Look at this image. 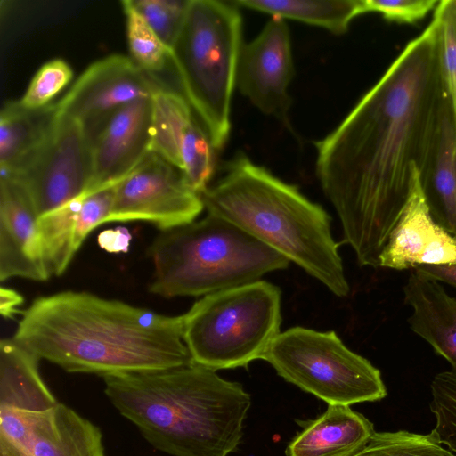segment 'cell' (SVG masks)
Returning a JSON list of instances; mask_svg holds the SVG:
<instances>
[{
	"label": "cell",
	"mask_w": 456,
	"mask_h": 456,
	"mask_svg": "<svg viewBox=\"0 0 456 456\" xmlns=\"http://www.w3.org/2000/svg\"><path fill=\"white\" fill-rule=\"evenodd\" d=\"M444 95L432 18L338 126L315 142L318 179L339 217L343 242L362 266L379 267Z\"/></svg>",
	"instance_id": "obj_1"
},
{
	"label": "cell",
	"mask_w": 456,
	"mask_h": 456,
	"mask_svg": "<svg viewBox=\"0 0 456 456\" xmlns=\"http://www.w3.org/2000/svg\"><path fill=\"white\" fill-rule=\"evenodd\" d=\"M12 338L65 371L102 378L193 362L183 338V315L84 291L37 297L22 313Z\"/></svg>",
	"instance_id": "obj_2"
},
{
	"label": "cell",
	"mask_w": 456,
	"mask_h": 456,
	"mask_svg": "<svg viewBox=\"0 0 456 456\" xmlns=\"http://www.w3.org/2000/svg\"><path fill=\"white\" fill-rule=\"evenodd\" d=\"M104 393L154 448L172 456H227L242 437L250 395L194 362L103 378Z\"/></svg>",
	"instance_id": "obj_3"
},
{
	"label": "cell",
	"mask_w": 456,
	"mask_h": 456,
	"mask_svg": "<svg viewBox=\"0 0 456 456\" xmlns=\"http://www.w3.org/2000/svg\"><path fill=\"white\" fill-rule=\"evenodd\" d=\"M200 195L208 214L234 224L297 264L335 296L348 295L330 216L296 186L238 155L226 165L224 175Z\"/></svg>",
	"instance_id": "obj_4"
},
{
	"label": "cell",
	"mask_w": 456,
	"mask_h": 456,
	"mask_svg": "<svg viewBox=\"0 0 456 456\" xmlns=\"http://www.w3.org/2000/svg\"><path fill=\"white\" fill-rule=\"evenodd\" d=\"M150 291L163 297L206 296L259 281L289 261L214 215L162 231L149 250Z\"/></svg>",
	"instance_id": "obj_5"
},
{
	"label": "cell",
	"mask_w": 456,
	"mask_h": 456,
	"mask_svg": "<svg viewBox=\"0 0 456 456\" xmlns=\"http://www.w3.org/2000/svg\"><path fill=\"white\" fill-rule=\"evenodd\" d=\"M242 19L233 1L189 0L170 61L194 112L217 151L231 130V104L242 47Z\"/></svg>",
	"instance_id": "obj_6"
},
{
	"label": "cell",
	"mask_w": 456,
	"mask_h": 456,
	"mask_svg": "<svg viewBox=\"0 0 456 456\" xmlns=\"http://www.w3.org/2000/svg\"><path fill=\"white\" fill-rule=\"evenodd\" d=\"M281 289L265 281L208 294L183 314L194 363L217 370L263 359L281 322Z\"/></svg>",
	"instance_id": "obj_7"
},
{
	"label": "cell",
	"mask_w": 456,
	"mask_h": 456,
	"mask_svg": "<svg viewBox=\"0 0 456 456\" xmlns=\"http://www.w3.org/2000/svg\"><path fill=\"white\" fill-rule=\"evenodd\" d=\"M278 375L330 404L375 402L387 395L379 369L351 351L335 331L292 327L263 356Z\"/></svg>",
	"instance_id": "obj_8"
},
{
	"label": "cell",
	"mask_w": 456,
	"mask_h": 456,
	"mask_svg": "<svg viewBox=\"0 0 456 456\" xmlns=\"http://www.w3.org/2000/svg\"><path fill=\"white\" fill-rule=\"evenodd\" d=\"M0 173L25 187L39 218L89 190L91 140L81 122L55 116L51 131L33 154L16 170Z\"/></svg>",
	"instance_id": "obj_9"
},
{
	"label": "cell",
	"mask_w": 456,
	"mask_h": 456,
	"mask_svg": "<svg viewBox=\"0 0 456 456\" xmlns=\"http://www.w3.org/2000/svg\"><path fill=\"white\" fill-rule=\"evenodd\" d=\"M203 209L183 172L151 151L115 185L107 223L145 221L167 231L193 222Z\"/></svg>",
	"instance_id": "obj_10"
},
{
	"label": "cell",
	"mask_w": 456,
	"mask_h": 456,
	"mask_svg": "<svg viewBox=\"0 0 456 456\" xmlns=\"http://www.w3.org/2000/svg\"><path fill=\"white\" fill-rule=\"evenodd\" d=\"M160 86L130 57L112 54L84 70L54 103L55 116L78 120L91 138L115 111L134 101L151 98Z\"/></svg>",
	"instance_id": "obj_11"
},
{
	"label": "cell",
	"mask_w": 456,
	"mask_h": 456,
	"mask_svg": "<svg viewBox=\"0 0 456 456\" xmlns=\"http://www.w3.org/2000/svg\"><path fill=\"white\" fill-rule=\"evenodd\" d=\"M151 103V151L179 168L200 194L215 173L217 150L183 94L160 86Z\"/></svg>",
	"instance_id": "obj_12"
},
{
	"label": "cell",
	"mask_w": 456,
	"mask_h": 456,
	"mask_svg": "<svg viewBox=\"0 0 456 456\" xmlns=\"http://www.w3.org/2000/svg\"><path fill=\"white\" fill-rule=\"evenodd\" d=\"M294 74L289 27L285 20L272 17L256 38L242 45L236 86L264 114L289 125Z\"/></svg>",
	"instance_id": "obj_13"
},
{
	"label": "cell",
	"mask_w": 456,
	"mask_h": 456,
	"mask_svg": "<svg viewBox=\"0 0 456 456\" xmlns=\"http://www.w3.org/2000/svg\"><path fill=\"white\" fill-rule=\"evenodd\" d=\"M20 413L19 430L0 439V456H105L100 428L70 407Z\"/></svg>",
	"instance_id": "obj_14"
},
{
	"label": "cell",
	"mask_w": 456,
	"mask_h": 456,
	"mask_svg": "<svg viewBox=\"0 0 456 456\" xmlns=\"http://www.w3.org/2000/svg\"><path fill=\"white\" fill-rule=\"evenodd\" d=\"M151 98L115 111L90 138L93 179L87 191L116 185L151 152Z\"/></svg>",
	"instance_id": "obj_15"
},
{
	"label": "cell",
	"mask_w": 456,
	"mask_h": 456,
	"mask_svg": "<svg viewBox=\"0 0 456 456\" xmlns=\"http://www.w3.org/2000/svg\"><path fill=\"white\" fill-rule=\"evenodd\" d=\"M419 265H456V236L433 220L415 166L408 200L380 256L379 267L404 270Z\"/></svg>",
	"instance_id": "obj_16"
},
{
	"label": "cell",
	"mask_w": 456,
	"mask_h": 456,
	"mask_svg": "<svg viewBox=\"0 0 456 456\" xmlns=\"http://www.w3.org/2000/svg\"><path fill=\"white\" fill-rule=\"evenodd\" d=\"M38 216L25 187L0 177V281L20 277L46 281L50 276L37 231Z\"/></svg>",
	"instance_id": "obj_17"
},
{
	"label": "cell",
	"mask_w": 456,
	"mask_h": 456,
	"mask_svg": "<svg viewBox=\"0 0 456 456\" xmlns=\"http://www.w3.org/2000/svg\"><path fill=\"white\" fill-rule=\"evenodd\" d=\"M418 169L433 220L456 236V126L445 92L428 151Z\"/></svg>",
	"instance_id": "obj_18"
},
{
	"label": "cell",
	"mask_w": 456,
	"mask_h": 456,
	"mask_svg": "<svg viewBox=\"0 0 456 456\" xmlns=\"http://www.w3.org/2000/svg\"><path fill=\"white\" fill-rule=\"evenodd\" d=\"M403 292L405 303L412 309L408 320L411 329L456 371V297L447 294L440 282L414 270Z\"/></svg>",
	"instance_id": "obj_19"
},
{
	"label": "cell",
	"mask_w": 456,
	"mask_h": 456,
	"mask_svg": "<svg viewBox=\"0 0 456 456\" xmlns=\"http://www.w3.org/2000/svg\"><path fill=\"white\" fill-rule=\"evenodd\" d=\"M375 433L373 424L348 405L330 404L288 445L287 456H350Z\"/></svg>",
	"instance_id": "obj_20"
},
{
	"label": "cell",
	"mask_w": 456,
	"mask_h": 456,
	"mask_svg": "<svg viewBox=\"0 0 456 456\" xmlns=\"http://www.w3.org/2000/svg\"><path fill=\"white\" fill-rule=\"evenodd\" d=\"M38 361L13 338L0 342V409L43 411L59 402L38 371Z\"/></svg>",
	"instance_id": "obj_21"
},
{
	"label": "cell",
	"mask_w": 456,
	"mask_h": 456,
	"mask_svg": "<svg viewBox=\"0 0 456 456\" xmlns=\"http://www.w3.org/2000/svg\"><path fill=\"white\" fill-rule=\"evenodd\" d=\"M55 119L54 103L28 110L9 101L0 112V172L20 167L41 145Z\"/></svg>",
	"instance_id": "obj_22"
},
{
	"label": "cell",
	"mask_w": 456,
	"mask_h": 456,
	"mask_svg": "<svg viewBox=\"0 0 456 456\" xmlns=\"http://www.w3.org/2000/svg\"><path fill=\"white\" fill-rule=\"evenodd\" d=\"M243 7L323 28L334 34L347 31L351 21L366 13L365 0H236Z\"/></svg>",
	"instance_id": "obj_23"
},
{
	"label": "cell",
	"mask_w": 456,
	"mask_h": 456,
	"mask_svg": "<svg viewBox=\"0 0 456 456\" xmlns=\"http://www.w3.org/2000/svg\"><path fill=\"white\" fill-rule=\"evenodd\" d=\"M350 456H456L431 431L428 435L405 430L375 432L368 443Z\"/></svg>",
	"instance_id": "obj_24"
},
{
	"label": "cell",
	"mask_w": 456,
	"mask_h": 456,
	"mask_svg": "<svg viewBox=\"0 0 456 456\" xmlns=\"http://www.w3.org/2000/svg\"><path fill=\"white\" fill-rule=\"evenodd\" d=\"M126 15L130 58L147 73L161 71L170 61L169 48L159 38L129 0L121 2Z\"/></svg>",
	"instance_id": "obj_25"
},
{
	"label": "cell",
	"mask_w": 456,
	"mask_h": 456,
	"mask_svg": "<svg viewBox=\"0 0 456 456\" xmlns=\"http://www.w3.org/2000/svg\"><path fill=\"white\" fill-rule=\"evenodd\" d=\"M433 19L438 26L439 61L444 90L456 126V0H442Z\"/></svg>",
	"instance_id": "obj_26"
},
{
	"label": "cell",
	"mask_w": 456,
	"mask_h": 456,
	"mask_svg": "<svg viewBox=\"0 0 456 456\" xmlns=\"http://www.w3.org/2000/svg\"><path fill=\"white\" fill-rule=\"evenodd\" d=\"M430 411L436 418L432 432L456 455V371L435 376L431 383Z\"/></svg>",
	"instance_id": "obj_27"
},
{
	"label": "cell",
	"mask_w": 456,
	"mask_h": 456,
	"mask_svg": "<svg viewBox=\"0 0 456 456\" xmlns=\"http://www.w3.org/2000/svg\"><path fill=\"white\" fill-rule=\"evenodd\" d=\"M129 2L170 50L182 28L189 0H129Z\"/></svg>",
	"instance_id": "obj_28"
},
{
	"label": "cell",
	"mask_w": 456,
	"mask_h": 456,
	"mask_svg": "<svg viewBox=\"0 0 456 456\" xmlns=\"http://www.w3.org/2000/svg\"><path fill=\"white\" fill-rule=\"evenodd\" d=\"M73 71L62 59H53L37 71L25 94L18 100L21 106L28 110L42 109L51 103L71 80Z\"/></svg>",
	"instance_id": "obj_29"
},
{
	"label": "cell",
	"mask_w": 456,
	"mask_h": 456,
	"mask_svg": "<svg viewBox=\"0 0 456 456\" xmlns=\"http://www.w3.org/2000/svg\"><path fill=\"white\" fill-rule=\"evenodd\" d=\"M436 0H365L367 12H379L388 21L413 24L435 10Z\"/></svg>",
	"instance_id": "obj_30"
},
{
	"label": "cell",
	"mask_w": 456,
	"mask_h": 456,
	"mask_svg": "<svg viewBox=\"0 0 456 456\" xmlns=\"http://www.w3.org/2000/svg\"><path fill=\"white\" fill-rule=\"evenodd\" d=\"M413 270L438 282L456 287V265H419Z\"/></svg>",
	"instance_id": "obj_31"
},
{
	"label": "cell",
	"mask_w": 456,
	"mask_h": 456,
	"mask_svg": "<svg viewBox=\"0 0 456 456\" xmlns=\"http://www.w3.org/2000/svg\"><path fill=\"white\" fill-rule=\"evenodd\" d=\"M131 236L126 230L116 229L104 231L99 235V244L109 252L126 251Z\"/></svg>",
	"instance_id": "obj_32"
},
{
	"label": "cell",
	"mask_w": 456,
	"mask_h": 456,
	"mask_svg": "<svg viewBox=\"0 0 456 456\" xmlns=\"http://www.w3.org/2000/svg\"><path fill=\"white\" fill-rule=\"evenodd\" d=\"M23 297L14 289L2 287L0 289V312L4 318H12L19 313Z\"/></svg>",
	"instance_id": "obj_33"
}]
</instances>
